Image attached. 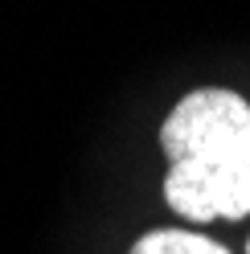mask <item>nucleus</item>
Wrapping results in <instances>:
<instances>
[{
  "mask_svg": "<svg viewBox=\"0 0 250 254\" xmlns=\"http://www.w3.org/2000/svg\"><path fill=\"white\" fill-rule=\"evenodd\" d=\"M168 156L164 201L185 221H238L250 213V103L201 86L168 111L160 127Z\"/></svg>",
  "mask_w": 250,
  "mask_h": 254,
  "instance_id": "nucleus-1",
  "label": "nucleus"
},
{
  "mask_svg": "<svg viewBox=\"0 0 250 254\" xmlns=\"http://www.w3.org/2000/svg\"><path fill=\"white\" fill-rule=\"evenodd\" d=\"M127 254H230V250L205 234H193V230H152Z\"/></svg>",
  "mask_w": 250,
  "mask_h": 254,
  "instance_id": "nucleus-2",
  "label": "nucleus"
},
{
  "mask_svg": "<svg viewBox=\"0 0 250 254\" xmlns=\"http://www.w3.org/2000/svg\"><path fill=\"white\" fill-rule=\"evenodd\" d=\"M246 254H250V242H246Z\"/></svg>",
  "mask_w": 250,
  "mask_h": 254,
  "instance_id": "nucleus-3",
  "label": "nucleus"
}]
</instances>
